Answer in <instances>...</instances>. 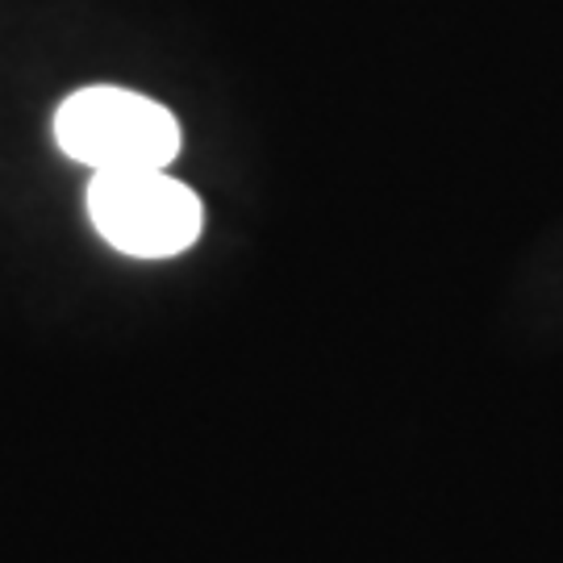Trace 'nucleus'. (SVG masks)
I'll use <instances>...</instances> for the list:
<instances>
[{"label":"nucleus","mask_w":563,"mask_h":563,"mask_svg":"<svg viewBox=\"0 0 563 563\" xmlns=\"http://www.w3.org/2000/svg\"><path fill=\"white\" fill-rule=\"evenodd\" d=\"M55 142L63 155L92 172H163L180 155V121L159 101L130 88H80L55 113Z\"/></svg>","instance_id":"obj_1"},{"label":"nucleus","mask_w":563,"mask_h":563,"mask_svg":"<svg viewBox=\"0 0 563 563\" xmlns=\"http://www.w3.org/2000/svg\"><path fill=\"white\" fill-rule=\"evenodd\" d=\"M88 218L109 246L134 260H172L201 239L197 192L155 167L97 172L88 184Z\"/></svg>","instance_id":"obj_2"}]
</instances>
